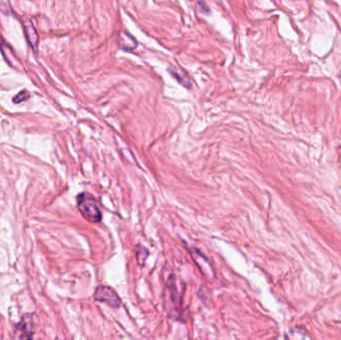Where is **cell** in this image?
I'll return each mask as SVG.
<instances>
[{
    "label": "cell",
    "mask_w": 341,
    "mask_h": 340,
    "mask_svg": "<svg viewBox=\"0 0 341 340\" xmlns=\"http://www.w3.org/2000/svg\"><path fill=\"white\" fill-rule=\"evenodd\" d=\"M137 258H138V262L141 264V265H144V261L146 260V258L148 257L149 255V252L148 250H146L144 247L142 246H138L137 247Z\"/></svg>",
    "instance_id": "obj_3"
},
{
    "label": "cell",
    "mask_w": 341,
    "mask_h": 340,
    "mask_svg": "<svg viewBox=\"0 0 341 340\" xmlns=\"http://www.w3.org/2000/svg\"><path fill=\"white\" fill-rule=\"evenodd\" d=\"M94 298L96 301L105 303L112 308H120L122 305V301L118 293L115 291V289L108 285L98 286L95 290Z\"/></svg>",
    "instance_id": "obj_2"
},
{
    "label": "cell",
    "mask_w": 341,
    "mask_h": 340,
    "mask_svg": "<svg viewBox=\"0 0 341 340\" xmlns=\"http://www.w3.org/2000/svg\"><path fill=\"white\" fill-rule=\"evenodd\" d=\"M29 98V93L27 92V91H21L19 94H17L15 97H14V99H13V102L14 103H21L22 101H25V100H27Z\"/></svg>",
    "instance_id": "obj_4"
},
{
    "label": "cell",
    "mask_w": 341,
    "mask_h": 340,
    "mask_svg": "<svg viewBox=\"0 0 341 340\" xmlns=\"http://www.w3.org/2000/svg\"><path fill=\"white\" fill-rule=\"evenodd\" d=\"M77 208L86 221L98 224L102 221L103 215L97 199L90 193H81L77 196Z\"/></svg>",
    "instance_id": "obj_1"
}]
</instances>
